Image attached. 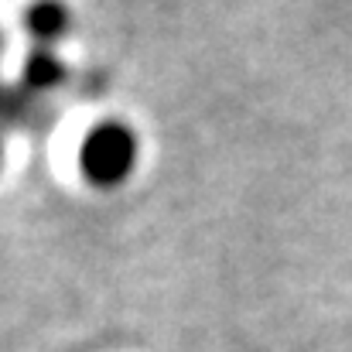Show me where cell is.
I'll list each match as a JSON object with an SVG mask.
<instances>
[{
  "mask_svg": "<svg viewBox=\"0 0 352 352\" xmlns=\"http://www.w3.org/2000/svg\"><path fill=\"white\" fill-rule=\"evenodd\" d=\"M62 10L55 7V3H41V7H34L31 10V24H34V31L41 34V38H52V34H58L62 31Z\"/></svg>",
  "mask_w": 352,
  "mask_h": 352,
  "instance_id": "cell-2",
  "label": "cell"
},
{
  "mask_svg": "<svg viewBox=\"0 0 352 352\" xmlns=\"http://www.w3.org/2000/svg\"><path fill=\"white\" fill-rule=\"evenodd\" d=\"M133 161V140L126 130L120 126H103L96 130L89 140H86V151H82V168L93 182H120L126 175Z\"/></svg>",
  "mask_w": 352,
  "mask_h": 352,
  "instance_id": "cell-1",
  "label": "cell"
}]
</instances>
